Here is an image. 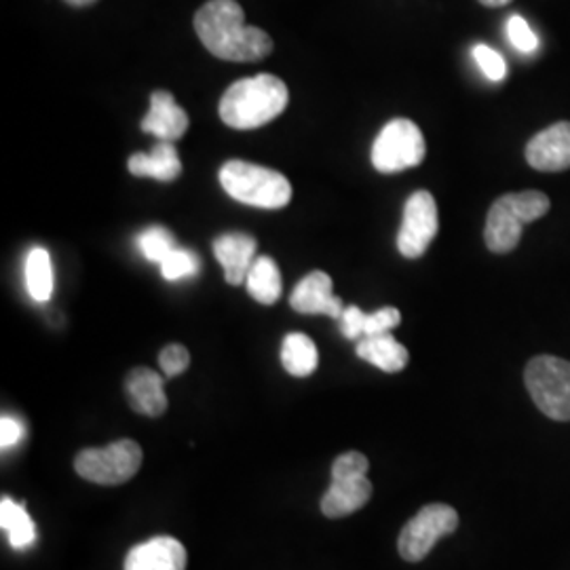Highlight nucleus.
<instances>
[{"label": "nucleus", "mask_w": 570, "mask_h": 570, "mask_svg": "<svg viewBox=\"0 0 570 570\" xmlns=\"http://www.w3.org/2000/svg\"><path fill=\"white\" fill-rule=\"evenodd\" d=\"M471 56H473L475 63L480 66V70L487 75V79L494 82L503 81V79H505V75H508V66H505V60L501 58V53H499V51H494V49L489 47V45L480 42V45H475V47H473Z\"/></svg>", "instance_id": "obj_26"}, {"label": "nucleus", "mask_w": 570, "mask_h": 570, "mask_svg": "<svg viewBox=\"0 0 570 570\" xmlns=\"http://www.w3.org/2000/svg\"><path fill=\"white\" fill-rule=\"evenodd\" d=\"M159 364H161V370H164L167 379L180 376L183 372H186L188 364H190V353L186 351V346L167 345L159 353Z\"/></svg>", "instance_id": "obj_28"}, {"label": "nucleus", "mask_w": 570, "mask_h": 570, "mask_svg": "<svg viewBox=\"0 0 570 570\" xmlns=\"http://www.w3.org/2000/svg\"><path fill=\"white\" fill-rule=\"evenodd\" d=\"M159 266H161V275L167 282H180L186 277H195L199 273L202 261L195 252L176 247Z\"/></svg>", "instance_id": "obj_25"}, {"label": "nucleus", "mask_w": 570, "mask_h": 570, "mask_svg": "<svg viewBox=\"0 0 570 570\" xmlns=\"http://www.w3.org/2000/svg\"><path fill=\"white\" fill-rule=\"evenodd\" d=\"M508 37H510L511 45L524 56H530L539 49V39L532 32L529 21L524 20L522 16H511L508 20Z\"/></svg>", "instance_id": "obj_27"}, {"label": "nucleus", "mask_w": 570, "mask_h": 570, "mask_svg": "<svg viewBox=\"0 0 570 570\" xmlns=\"http://www.w3.org/2000/svg\"><path fill=\"white\" fill-rule=\"evenodd\" d=\"M425 153L428 146L419 125L407 119H393L374 140L372 165L381 174H397L423 164Z\"/></svg>", "instance_id": "obj_8"}, {"label": "nucleus", "mask_w": 570, "mask_h": 570, "mask_svg": "<svg viewBox=\"0 0 570 570\" xmlns=\"http://www.w3.org/2000/svg\"><path fill=\"white\" fill-rule=\"evenodd\" d=\"M142 449L134 440H119L104 449H85L75 459L82 480L100 487H119L131 480L142 465Z\"/></svg>", "instance_id": "obj_7"}, {"label": "nucleus", "mask_w": 570, "mask_h": 570, "mask_svg": "<svg viewBox=\"0 0 570 570\" xmlns=\"http://www.w3.org/2000/svg\"><path fill=\"white\" fill-rule=\"evenodd\" d=\"M21 435H23L21 423H18L11 416H2V421H0V446L2 449L16 446L20 442Z\"/></svg>", "instance_id": "obj_29"}, {"label": "nucleus", "mask_w": 570, "mask_h": 570, "mask_svg": "<svg viewBox=\"0 0 570 570\" xmlns=\"http://www.w3.org/2000/svg\"><path fill=\"white\" fill-rule=\"evenodd\" d=\"M524 385L534 406L551 421H570V362L539 355L524 370Z\"/></svg>", "instance_id": "obj_6"}, {"label": "nucleus", "mask_w": 570, "mask_h": 570, "mask_svg": "<svg viewBox=\"0 0 570 570\" xmlns=\"http://www.w3.org/2000/svg\"><path fill=\"white\" fill-rule=\"evenodd\" d=\"M245 287L249 296L261 305H275L282 296V273L273 258H256L245 277Z\"/></svg>", "instance_id": "obj_20"}, {"label": "nucleus", "mask_w": 570, "mask_h": 570, "mask_svg": "<svg viewBox=\"0 0 570 570\" xmlns=\"http://www.w3.org/2000/svg\"><path fill=\"white\" fill-rule=\"evenodd\" d=\"M0 527L9 534V543L13 550H28L37 539V527L28 515L26 508L9 497L0 501Z\"/></svg>", "instance_id": "obj_21"}, {"label": "nucleus", "mask_w": 570, "mask_h": 570, "mask_svg": "<svg viewBox=\"0 0 570 570\" xmlns=\"http://www.w3.org/2000/svg\"><path fill=\"white\" fill-rule=\"evenodd\" d=\"M370 461L362 452L351 450L341 454L332 465V484L322 497V513L336 520L366 508L372 497V482L367 480Z\"/></svg>", "instance_id": "obj_5"}, {"label": "nucleus", "mask_w": 570, "mask_h": 570, "mask_svg": "<svg viewBox=\"0 0 570 570\" xmlns=\"http://www.w3.org/2000/svg\"><path fill=\"white\" fill-rule=\"evenodd\" d=\"M129 406L144 416H161L167 410L164 379L150 367H134L125 379Z\"/></svg>", "instance_id": "obj_14"}, {"label": "nucleus", "mask_w": 570, "mask_h": 570, "mask_svg": "<svg viewBox=\"0 0 570 570\" xmlns=\"http://www.w3.org/2000/svg\"><path fill=\"white\" fill-rule=\"evenodd\" d=\"M438 204L428 190H416L404 205L397 249L404 258H421L438 235Z\"/></svg>", "instance_id": "obj_10"}, {"label": "nucleus", "mask_w": 570, "mask_h": 570, "mask_svg": "<svg viewBox=\"0 0 570 570\" xmlns=\"http://www.w3.org/2000/svg\"><path fill=\"white\" fill-rule=\"evenodd\" d=\"M26 289L30 294L32 301L37 303H47L53 294V266H51V258L49 252L42 247H35L30 249L28 258H26Z\"/></svg>", "instance_id": "obj_23"}, {"label": "nucleus", "mask_w": 570, "mask_h": 570, "mask_svg": "<svg viewBox=\"0 0 570 570\" xmlns=\"http://www.w3.org/2000/svg\"><path fill=\"white\" fill-rule=\"evenodd\" d=\"M188 129V115L178 106L169 91H155L150 96V110L142 119V131L157 136L164 142L180 140Z\"/></svg>", "instance_id": "obj_15"}, {"label": "nucleus", "mask_w": 570, "mask_h": 570, "mask_svg": "<svg viewBox=\"0 0 570 570\" xmlns=\"http://www.w3.org/2000/svg\"><path fill=\"white\" fill-rule=\"evenodd\" d=\"M527 161L537 171H564L570 167V122H553L527 144Z\"/></svg>", "instance_id": "obj_12"}, {"label": "nucleus", "mask_w": 570, "mask_h": 570, "mask_svg": "<svg viewBox=\"0 0 570 570\" xmlns=\"http://www.w3.org/2000/svg\"><path fill=\"white\" fill-rule=\"evenodd\" d=\"M459 529V513L444 503H431L419 511L400 532L397 551L406 562L425 560L435 543Z\"/></svg>", "instance_id": "obj_9"}, {"label": "nucleus", "mask_w": 570, "mask_h": 570, "mask_svg": "<svg viewBox=\"0 0 570 570\" xmlns=\"http://www.w3.org/2000/svg\"><path fill=\"white\" fill-rule=\"evenodd\" d=\"M550 199L541 190L510 193L499 197L490 207L484 239L490 252L508 254L522 239V230L529 223L543 218L550 212Z\"/></svg>", "instance_id": "obj_3"}, {"label": "nucleus", "mask_w": 570, "mask_h": 570, "mask_svg": "<svg viewBox=\"0 0 570 570\" xmlns=\"http://www.w3.org/2000/svg\"><path fill=\"white\" fill-rule=\"evenodd\" d=\"M484 7H505L511 0H480Z\"/></svg>", "instance_id": "obj_30"}, {"label": "nucleus", "mask_w": 570, "mask_h": 570, "mask_svg": "<svg viewBox=\"0 0 570 570\" xmlns=\"http://www.w3.org/2000/svg\"><path fill=\"white\" fill-rule=\"evenodd\" d=\"M400 324H402V313L393 306L379 308L374 313H364L360 306H346L341 317V332L348 341H362L366 336L391 332Z\"/></svg>", "instance_id": "obj_17"}, {"label": "nucleus", "mask_w": 570, "mask_h": 570, "mask_svg": "<svg viewBox=\"0 0 570 570\" xmlns=\"http://www.w3.org/2000/svg\"><path fill=\"white\" fill-rule=\"evenodd\" d=\"M214 254L225 268L226 284H245L247 271L254 263L256 242L244 233H226L214 242Z\"/></svg>", "instance_id": "obj_16"}, {"label": "nucleus", "mask_w": 570, "mask_h": 570, "mask_svg": "<svg viewBox=\"0 0 570 570\" xmlns=\"http://www.w3.org/2000/svg\"><path fill=\"white\" fill-rule=\"evenodd\" d=\"M289 305L303 315H327L341 320L345 305L338 296L332 294V277L324 271L308 273L301 284L294 287Z\"/></svg>", "instance_id": "obj_11"}, {"label": "nucleus", "mask_w": 570, "mask_h": 570, "mask_svg": "<svg viewBox=\"0 0 570 570\" xmlns=\"http://www.w3.org/2000/svg\"><path fill=\"white\" fill-rule=\"evenodd\" d=\"M317 346L315 343L303 334V332H292L284 338L282 345V364L292 376L305 379L311 376L317 370Z\"/></svg>", "instance_id": "obj_22"}, {"label": "nucleus", "mask_w": 570, "mask_h": 570, "mask_svg": "<svg viewBox=\"0 0 570 570\" xmlns=\"http://www.w3.org/2000/svg\"><path fill=\"white\" fill-rule=\"evenodd\" d=\"M176 247L178 245L174 235L165 226H148L138 235V249L142 252L144 258L157 265H161Z\"/></svg>", "instance_id": "obj_24"}, {"label": "nucleus", "mask_w": 570, "mask_h": 570, "mask_svg": "<svg viewBox=\"0 0 570 570\" xmlns=\"http://www.w3.org/2000/svg\"><path fill=\"white\" fill-rule=\"evenodd\" d=\"M287 87L273 75L233 82L220 100V119L233 129H256L275 121L287 106Z\"/></svg>", "instance_id": "obj_2"}, {"label": "nucleus", "mask_w": 570, "mask_h": 570, "mask_svg": "<svg viewBox=\"0 0 570 570\" xmlns=\"http://www.w3.org/2000/svg\"><path fill=\"white\" fill-rule=\"evenodd\" d=\"M220 184L235 202L261 209H282L292 199V184L284 174L239 159L220 169Z\"/></svg>", "instance_id": "obj_4"}, {"label": "nucleus", "mask_w": 570, "mask_h": 570, "mask_svg": "<svg viewBox=\"0 0 570 570\" xmlns=\"http://www.w3.org/2000/svg\"><path fill=\"white\" fill-rule=\"evenodd\" d=\"M355 351H357V357H362L367 364L389 372V374L402 372L410 360L406 346L402 345L400 341H395L391 332L362 338Z\"/></svg>", "instance_id": "obj_19"}, {"label": "nucleus", "mask_w": 570, "mask_h": 570, "mask_svg": "<svg viewBox=\"0 0 570 570\" xmlns=\"http://www.w3.org/2000/svg\"><path fill=\"white\" fill-rule=\"evenodd\" d=\"M195 30L205 49L226 61H258L273 51L265 30L245 23L235 0H209L195 16Z\"/></svg>", "instance_id": "obj_1"}, {"label": "nucleus", "mask_w": 570, "mask_h": 570, "mask_svg": "<svg viewBox=\"0 0 570 570\" xmlns=\"http://www.w3.org/2000/svg\"><path fill=\"white\" fill-rule=\"evenodd\" d=\"M68 4H75V7H85V4H91L94 0H66Z\"/></svg>", "instance_id": "obj_31"}, {"label": "nucleus", "mask_w": 570, "mask_h": 570, "mask_svg": "<svg viewBox=\"0 0 570 570\" xmlns=\"http://www.w3.org/2000/svg\"><path fill=\"white\" fill-rule=\"evenodd\" d=\"M125 570H186V550L174 537H155L125 556Z\"/></svg>", "instance_id": "obj_13"}, {"label": "nucleus", "mask_w": 570, "mask_h": 570, "mask_svg": "<svg viewBox=\"0 0 570 570\" xmlns=\"http://www.w3.org/2000/svg\"><path fill=\"white\" fill-rule=\"evenodd\" d=\"M129 171L138 178H155L161 183H171L180 176L183 164H180V155L176 150L174 142L155 144V148L150 150V155L136 153L129 157Z\"/></svg>", "instance_id": "obj_18"}]
</instances>
